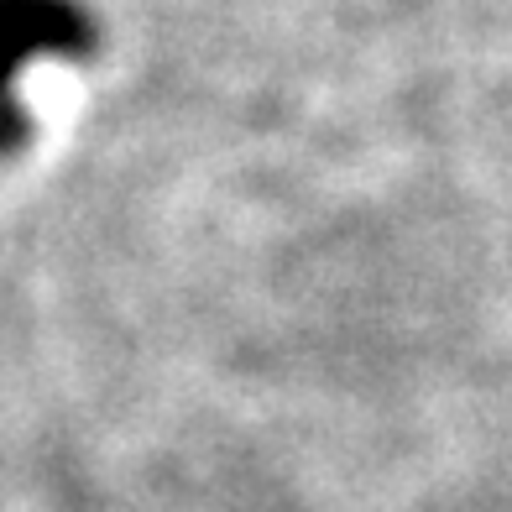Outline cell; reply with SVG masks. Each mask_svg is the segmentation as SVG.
<instances>
[{
  "label": "cell",
  "mask_w": 512,
  "mask_h": 512,
  "mask_svg": "<svg viewBox=\"0 0 512 512\" xmlns=\"http://www.w3.org/2000/svg\"><path fill=\"white\" fill-rule=\"evenodd\" d=\"M89 48L84 11L63 0H0V157L21 147L27 121L11 100V84L37 53H79Z\"/></svg>",
  "instance_id": "cell-1"
}]
</instances>
